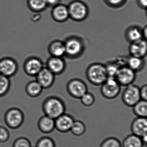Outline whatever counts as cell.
<instances>
[{
    "instance_id": "cell-26",
    "label": "cell",
    "mask_w": 147,
    "mask_h": 147,
    "mask_svg": "<svg viewBox=\"0 0 147 147\" xmlns=\"http://www.w3.org/2000/svg\"><path fill=\"white\" fill-rule=\"evenodd\" d=\"M11 86L10 78L0 74V98L5 97L8 93Z\"/></svg>"
},
{
    "instance_id": "cell-20",
    "label": "cell",
    "mask_w": 147,
    "mask_h": 147,
    "mask_svg": "<svg viewBox=\"0 0 147 147\" xmlns=\"http://www.w3.org/2000/svg\"><path fill=\"white\" fill-rule=\"evenodd\" d=\"M125 37L129 43L142 39V29L136 26H130L125 30Z\"/></svg>"
},
{
    "instance_id": "cell-8",
    "label": "cell",
    "mask_w": 147,
    "mask_h": 147,
    "mask_svg": "<svg viewBox=\"0 0 147 147\" xmlns=\"http://www.w3.org/2000/svg\"><path fill=\"white\" fill-rule=\"evenodd\" d=\"M114 78L121 86H127L133 84L135 81L136 73L126 65L121 66L119 68Z\"/></svg>"
},
{
    "instance_id": "cell-18",
    "label": "cell",
    "mask_w": 147,
    "mask_h": 147,
    "mask_svg": "<svg viewBox=\"0 0 147 147\" xmlns=\"http://www.w3.org/2000/svg\"><path fill=\"white\" fill-rule=\"evenodd\" d=\"M48 52L51 56L60 57H65L66 51L64 42L59 40L52 41L49 45Z\"/></svg>"
},
{
    "instance_id": "cell-23",
    "label": "cell",
    "mask_w": 147,
    "mask_h": 147,
    "mask_svg": "<svg viewBox=\"0 0 147 147\" xmlns=\"http://www.w3.org/2000/svg\"><path fill=\"white\" fill-rule=\"evenodd\" d=\"M122 146L123 147H143L144 145L141 137L132 134L125 138Z\"/></svg>"
},
{
    "instance_id": "cell-13",
    "label": "cell",
    "mask_w": 147,
    "mask_h": 147,
    "mask_svg": "<svg viewBox=\"0 0 147 147\" xmlns=\"http://www.w3.org/2000/svg\"><path fill=\"white\" fill-rule=\"evenodd\" d=\"M36 80L44 89L51 87L55 81V75L51 72L46 67H44L37 75Z\"/></svg>"
},
{
    "instance_id": "cell-22",
    "label": "cell",
    "mask_w": 147,
    "mask_h": 147,
    "mask_svg": "<svg viewBox=\"0 0 147 147\" xmlns=\"http://www.w3.org/2000/svg\"><path fill=\"white\" fill-rule=\"evenodd\" d=\"M126 65L136 72L142 70L145 65L144 58L130 56L126 59Z\"/></svg>"
},
{
    "instance_id": "cell-17",
    "label": "cell",
    "mask_w": 147,
    "mask_h": 147,
    "mask_svg": "<svg viewBox=\"0 0 147 147\" xmlns=\"http://www.w3.org/2000/svg\"><path fill=\"white\" fill-rule=\"evenodd\" d=\"M132 134L142 137L147 135V118L137 117L132 121L131 125Z\"/></svg>"
},
{
    "instance_id": "cell-14",
    "label": "cell",
    "mask_w": 147,
    "mask_h": 147,
    "mask_svg": "<svg viewBox=\"0 0 147 147\" xmlns=\"http://www.w3.org/2000/svg\"><path fill=\"white\" fill-rule=\"evenodd\" d=\"M74 120L71 115L63 113L55 119V129L61 133L69 132Z\"/></svg>"
},
{
    "instance_id": "cell-4",
    "label": "cell",
    "mask_w": 147,
    "mask_h": 147,
    "mask_svg": "<svg viewBox=\"0 0 147 147\" xmlns=\"http://www.w3.org/2000/svg\"><path fill=\"white\" fill-rule=\"evenodd\" d=\"M67 7L69 18L74 21L81 22L85 20L88 17L89 9L83 1L74 0L71 1Z\"/></svg>"
},
{
    "instance_id": "cell-2",
    "label": "cell",
    "mask_w": 147,
    "mask_h": 147,
    "mask_svg": "<svg viewBox=\"0 0 147 147\" xmlns=\"http://www.w3.org/2000/svg\"><path fill=\"white\" fill-rule=\"evenodd\" d=\"M88 80L94 86H101L108 78L105 64L94 63L90 64L86 71Z\"/></svg>"
},
{
    "instance_id": "cell-33",
    "label": "cell",
    "mask_w": 147,
    "mask_h": 147,
    "mask_svg": "<svg viewBox=\"0 0 147 147\" xmlns=\"http://www.w3.org/2000/svg\"><path fill=\"white\" fill-rule=\"evenodd\" d=\"M10 132L9 130L3 126H0V143L7 142L10 138Z\"/></svg>"
},
{
    "instance_id": "cell-7",
    "label": "cell",
    "mask_w": 147,
    "mask_h": 147,
    "mask_svg": "<svg viewBox=\"0 0 147 147\" xmlns=\"http://www.w3.org/2000/svg\"><path fill=\"white\" fill-rule=\"evenodd\" d=\"M122 99L125 105L132 107L141 100L140 88L133 84L126 86L122 94Z\"/></svg>"
},
{
    "instance_id": "cell-9",
    "label": "cell",
    "mask_w": 147,
    "mask_h": 147,
    "mask_svg": "<svg viewBox=\"0 0 147 147\" xmlns=\"http://www.w3.org/2000/svg\"><path fill=\"white\" fill-rule=\"evenodd\" d=\"M67 90L69 94L74 98L80 99L88 92L86 84L82 80L73 79L68 82Z\"/></svg>"
},
{
    "instance_id": "cell-6",
    "label": "cell",
    "mask_w": 147,
    "mask_h": 147,
    "mask_svg": "<svg viewBox=\"0 0 147 147\" xmlns=\"http://www.w3.org/2000/svg\"><path fill=\"white\" fill-rule=\"evenodd\" d=\"M100 86L101 94L108 99H113L117 98L121 91V86L114 78H107Z\"/></svg>"
},
{
    "instance_id": "cell-19",
    "label": "cell",
    "mask_w": 147,
    "mask_h": 147,
    "mask_svg": "<svg viewBox=\"0 0 147 147\" xmlns=\"http://www.w3.org/2000/svg\"><path fill=\"white\" fill-rule=\"evenodd\" d=\"M38 126L42 133L49 134L55 129V119L43 115L38 120Z\"/></svg>"
},
{
    "instance_id": "cell-27",
    "label": "cell",
    "mask_w": 147,
    "mask_h": 147,
    "mask_svg": "<svg viewBox=\"0 0 147 147\" xmlns=\"http://www.w3.org/2000/svg\"><path fill=\"white\" fill-rule=\"evenodd\" d=\"M86 131V125L82 121L75 120L70 131L74 136H80L83 135Z\"/></svg>"
},
{
    "instance_id": "cell-35",
    "label": "cell",
    "mask_w": 147,
    "mask_h": 147,
    "mask_svg": "<svg viewBox=\"0 0 147 147\" xmlns=\"http://www.w3.org/2000/svg\"><path fill=\"white\" fill-rule=\"evenodd\" d=\"M140 94L141 98L143 100H147V85H144L140 88Z\"/></svg>"
},
{
    "instance_id": "cell-32",
    "label": "cell",
    "mask_w": 147,
    "mask_h": 147,
    "mask_svg": "<svg viewBox=\"0 0 147 147\" xmlns=\"http://www.w3.org/2000/svg\"><path fill=\"white\" fill-rule=\"evenodd\" d=\"M31 142L29 138L25 137L18 138L14 141L12 147H32Z\"/></svg>"
},
{
    "instance_id": "cell-24",
    "label": "cell",
    "mask_w": 147,
    "mask_h": 147,
    "mask_svg": "<svg viewBox=\"0 0 147 147\" xmlns=\"http://www.w3.org/2000/svg\"><path fill=\"white\" fill-rule=\"evenodd\" d=\"M29 9L36 13L43 11L48 7L46 0H27Z\"/></svg>"
},
{
    "instance_id": "cell-11",
    "label": "cell",
    "mask_w": 147,
    "mask_h": 147,
    "mask_svg": "<svg viewBox=\"0 0 147 147\" xmlns=\"http://www.w3.org/2000/svg\"><path fill=\"white\" fill-rule=\"evenodd\" d=\"M18 70L17 61L11 57H6L0 59V74L10 78L14 76Z\"/></svg>"
},
{
    "instance_id": "cell-3",
    "label": "cell",
    "mask_w": 147,
    "mask_h": 147,
    "mask_svg": "<svg viewBox=\"0 0 147 147\" xmlns=\"http://www.w3.org/2000/svg\"><path fill=\"white\" fill-rule=\"evenodd\" d=\"M65 45V57L70 59H75L82 55L85 50V44L82 38L76 36H71L63 41Z\"/></svg>"
},
{
    "instance_id": "cell-38",
    "label": "cell",
    "mask_w": 147,
    "mask_h": 147,
    "mask_svg": "<svg viewBox=\"0 0 147 147\" xmlns=\"http://www.w3.org/2000/svg\"><path fill=\"white\" fill-rule=\"evenodd\" d=\"M142 33L143 38L144 39H147V27L145 26L143 29H142Z\"/></svg>"
},
{
    "instance_id": "cell-12",
    "label": "cell",
    "mask_w": 147,
    "mask_h": 147,
    "mask_svg": "<svg viewBox=\"0 0 147 147\" xmlns=\"http://www.w3.org/2000/svg\"><path fill=\"white\" fill-rule=\"evenodd\" d=\"M46 67L55 75L63 74L66 68V63L63 57L50 56L46 61Z\"/></svg>"
},
{
    "instance_id": "cell-39",
    "label": "cell",
    "mask_w": 147,
    "mask_h": 147,
    "mask_svg": "<svg viewBox=\"0 0 147 147\" xmlns=\"http://www.w3.org/2000/svg\"><path fill=\"white\" fill-rule=\"evenodd\" d=\"M141 138H142V141L143 142L144 146V145H146L147 142V135H144Z\"/></svg>"
},
{
    "instance_id": "cell-15",
    "label": "cell",
    "mask_w": 147,
    "mask_h": 147,
    "mask_svg": "<svg viewBox=\"0 0 147 147\" xmlns=\"http://www.w3.org/2000/svg\"><path fill=\"white\" fill-rule=\"evenodd\" d=\"M147 44L146 39H140L130 43L129 51L130 56L144 58L147 55Z\"/></svg>"
},
{
    "instance_id": "cell-31",
    "label": "cell",
    "mask_w": 147,
    "mask_h": 147,
    "mask_svg": "<svg viewBox=\"0 0 147 147\" xmlns=\"http://www.w3.org/2000/svg\"><path fill=\"white\" fill-rule=\"evenodd\" d=\"M80 99L83 105L89 107L94 105L95 102V98L92 93L88 91L81 97Z\"/></svg>"
},
{
    "instance_id": "cell-40",
    "label": "cell",
    "mask_w": 147,
    "mask_h": 147,
    "mask_svg": "<svg viewBox=\"0 0 147 147\" xmlns=\"http://www.w3.org/2000/svg\"></svg>"
},
{
    "instance_id": "cell-25",
    "label": "cell",
    "mask_w": 147,
    "mask_h": 147,
    "mask_svg": "<svg viewBox=\"0 0 147 147\" xmlns=\"http://www.w3.org/2000/svg\"><path fill=\"white\" fill-rule=\"evenodd\" d=\"M132 107L133 108V113L137 117L147 118V100H140Z\"/></svg>"
},
{
    "instance_id": "cell-21",
    "label": "cell",
    "mask_w": 147,
    "mask_h": 147,
    "mask_svg": "<svg viewBox=\"0 0 147 147\" xmlns=\"http://www.w3.org/2000/svg\"><path fill=\"white\" fill-rule=\"evenodd\" d=\"M43 88L36 80H32L27 83L26 92L31 98H36L42 94Z\"/></svg>"
},
{
    "instance_id": "cell-5",
    "label": "cell",
    "mask_w": 147,
    "mask_h": 147,
    "mask_svg": "<svg viewBox=\"0 0 147 147\" xmlns=\"http://www.w3.org/2000/svg\"><path fill=\"white\" fill-rule=\"evenodd\" d=\"M25 117L22 110L17 107L9 108L4 116V120L7 126L11 129H16L22 126Z\"/></svg>"
},
{
    "instance_id": "cell-28",
    "label": "cell",
    "mask_w": 147,
    "mask_h": 147,
    "mask_svg": "<svg viewBox=\"0 0 147 147\" xmlns=\"http://www.w3.org/2000/svg\"><path fill=\"white\" fill-rule=\"evenodd\" d=\"M108 78H114L120 66L117 61L109 62L105 64Z\"/></svg>"
},
{
    "instance_id": "cell-37",
    "label": "cell",
    "mask_w": 147,
    "mask_h": 147,
    "mask_svg": "<svg viewBox=\"0 0 147 147\" xmlns=\"http://www.w3.org/2000/svg\"><path fill=\"white\" fill-rule=\"evenodd\" d=\"M48 7H54L55 6L60 4L61 0H46Z\"/></svg>"
},
{
    "instance_id": "cell-36",
    "label": "cell",
    "mask_w": 147,
    "mask_h": 147,
    "mask_svg": "<svg viewBox=\"0 0 147 147\" xmlns=\"http://www.w3.org/2000/svg\"><path fill=\"white\" fill-rule=\"evenodd\" d=\"M137 4L141 9L146 10L147 0H137Z\"/></svg>"
},
{
    "instance_id": "cell-1",
    "label": "cell",
    "mask_w": 147,
    "mask_h": 147,
    "mask_svg": "<svg viewBox=\"0 0 147 147\" xmlns=\"http://www.w3.org/2000/svg\"><path fill=\"white\" fill-rule=\"evenodd\" d=\"M42 110L44 115L53 119L65 113L66 106L63 100L55 96H50L44 100Z\"/></svg>"
},
{
    "instance_id": "cell-10",
    "label": "cell",
    "mask_w": 147,
    "mask_h": 147,
    "mask_svg": "<svg viewBox=\"0 0 147 147\" xmlns=\"http://www.w3.org/2000/svg\"><path fill=\"white\" fill-rule=\"evenodd\" d=\"M44 67L42 61L37 57H30L24 63V71L27 75L30 76L36 77Z\"/></svg>"
},
{
    "instance_id": "cell-34",
    "label": "cell",
    "mask_w": 147,
    "mask_h": 147,
    "mask_svg": "<svg viewBox=\"0 0 147 147\" xmlns=\"http://www.w3.org/2000/svg\"><path fill=\"white\" fill-rule=\"evenodd\" d=\"M106 3L113 8H119L124 4L125 0H105Z\"/></svg>"
},
{
    "instance_id": "cell-16",
    "label": "cell",
    "mask_w": 147,
    "mask_h": 147,
    "mask_svg": "<svg viewBox=\"0 0 147 147\" xmlns=\"http://www.w3.org/2000/svg\"><path fill=\"white\" fill-rule=\"evenodd\" d=\"M51 17L56 22L63 23L69 18L67 5L60 4L52 7L51 12Z\"/></svg>"
},
{
    "instance_id": "cell-30",
    "label": "cell",
    "mask_w": 147,
    "mask_h": 147,
    "mask_svg": "<svg viewBox=\"0 0 147 147\" xmlns=\"http://www.w3.org/2000/svg\"><path fill=\"white\" fill-rule=\"evenodd\" d=\"M100 147H122V144L118 138L109 137L104 140Z\"/></svg>"
},
{
    "instance_id": "cell-29",
    "label": "cell",
    "mask_w": 147,
    "mask_h": 147,
    "mask_svg": "<svg viewBox=\"0 0 147 147\" xmlns=\"http://www.w3.org/2000/svg\"><path fill=\"white\" fill-rule=\"evenodd\" d=\"M35 147H56V144L55 141L51 138L43 136L38 139Z\"/></svg>"
}]
</instances>
